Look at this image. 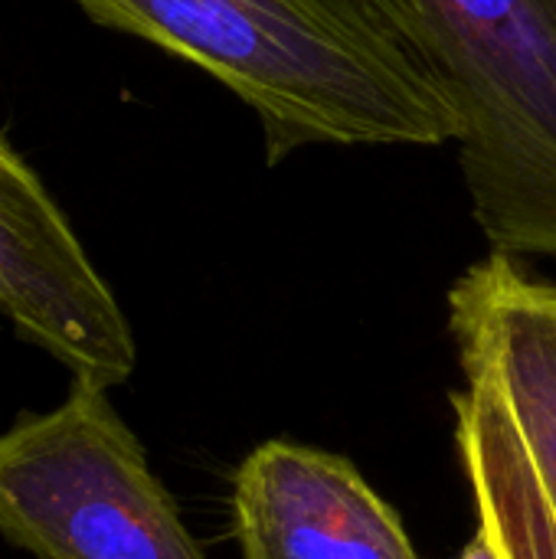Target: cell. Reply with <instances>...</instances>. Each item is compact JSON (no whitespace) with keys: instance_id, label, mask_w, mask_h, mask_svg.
Instances as JSON below:
<instances>
[{"instance_id":"6da1fadb","label":"cell","mask_w":556,"mask_h":559,"mask_svg":"<svg viewBox=\"0 0 556 559\" xmlns=\"http://www.w3.org/2000/svg\"><path fill=\"white\" fill-rule=\"evenodd\" d=\"M226 85L265 160L305 147H436L456 121L383 0H72Z\"/></svg>"},{"instance_id":"7a4b0ae2","label":"cell","mask_w":556,"mask_h":559,"mask_svg":"<svg viewBox=\"0 0 556 559\" xmlns=\"http://www.w3.org/2000/svg\"><path fill=\"white\" fill-rule=\"evenodd\" d=\"M456 121L492 252L556 259V0H383Z\"/></svg>"},{"instance_id":"3957f363","label":"cell","mask_w":556,"mask_h":559,"mask_svg":"<svg viewBox=\"0 0 556 559\" xmlns=\"http://www.w3.org/2000/svg\"><path fill=\"white\" fill-rule=\"evenodd\" d=\"M108 393L72 377L0 432V537L33 559H206Z\"/></svg>"},{"instance_id":"277c9868","label":"cell","mask_w":556,"mask_h":559,"mask_svg":"<svg viewBox=\"0 0 556 559\" xmlns=\"http://www.w3.org/2000/svg\"><path fill=\"white\" fill-rule=\"evenodd\" d=\"M0 314L16 337L105 390L138 367L134 331L69 216L0 131Z\"/></svg>"},{"instance_id":"5b68a950","label":"cell","mask_w":556,"mask_h":559,"mask_svg":"<svg viewBox=\"0 0 556 559\" xmlns=\"http://www.w3.org/2000/svg\"><path fill=\"white\" fill-rule=\"evenodd\" d=\"M449 334L469 383L501 409L556 537V318L551 282L492 252L449 292Z\"/></svg>"},{"instance_id":"8992f818","label":"cell","mask_w":556,"mask_h":559,"mask_svg":"<svg viewBox=\"0 0 556 559\" xmlns=\"http://www.w3.org/2000/svg\"><path fill=\"white\" fill-rule=\"evenodd\" d=\"M242 559H419L400 514L344 455L272 439L233 478Z\"/></svg>"},{"instance_id":"52a82bcc","label":"cell","mask_w":556,"mask_h":559,"mask_svg":"<svg viewBox=\"0 0 556 559\" xmlns=\"http://www.w3.org/2000/svg\"><path fill=\"white\" fill-rule=\"evenodd\" d=\"M456 559H501V550H498V544L492 540V534H488L482 524H475V537L465 544V550Z\"/></svg>"},{"instance_id":"ba28073f","label":"cell","mask_w":556,"mask_h":559,"mask_svg":"<svg viewBox=\"0 0 556 559\" xmlns=\"http://www.w3.org/2000/svg\"><path fill=\"white\" fill-rule=\"evenodd\" d=\"M551 305H554V318H556V285H551Z\"/></svg>"}]
</instances>
